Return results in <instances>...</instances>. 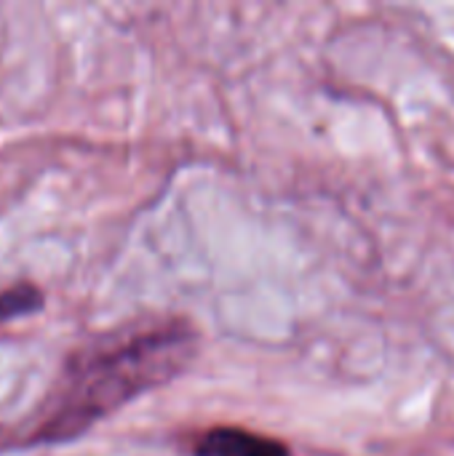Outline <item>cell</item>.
Here are the masks:
<instances>
[{
    "instance_id": "cell-1",
    "label": "cell",
    "mask_w": 454,
    "mask_h": 456,
    "mask_svg": "<svg viewBox=\"0 0 454 456\" xmlns=\"http://www.w3.org/2000/svg\"><path fill=\"white\" fill-rule=\"evenodd\" d=\"M190 350L193 329L182 323L131 331L123 339L86 350L67 366L35 438L64 441L78 436L147 387L171 379L190 358Z\"/></svg>"
},
{
    "instance_id": "cell-2",
    "label": "cell",
    "mask_w": 454,
    "mask_h": 456,
    "mask_svg": "<svg viewBox=\"0 0 454 456\" xmlns=\"http://www.w3.org/2000/svg\"><path fill=\"white\" fill-rule=\"evenodd\" d=\"M195 456H292V452L286 444L260 433L241 428H214L198 441Z\"/></svg>"
}]
</instances>
